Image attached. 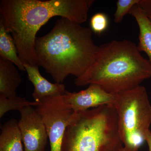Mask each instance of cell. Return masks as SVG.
<instances>
[{"instance_id":"cell-1","label":"cell","mask_w":151,"mask_h":151,"mask_svg":"<svg viewBox=\"0 0 151 151\" xmlns=\"http://www.w3.org/2000/svg\"><path fill=\"white\" fill-rule=\"evenodd\" d=\"M94 0H1V18L13 38L24 64L38 65L36 35L53 17L59 16L82 24L86 21Z\"/></svg>"},{"instance_id":"cell-2","label":"cell","mask_w":151,"mask_h":151,"mask_svg":"<svg viewBox=\"0 0 151 151\" xmlns=\"http://www.w3.org/2000/svg\"><path fill=\"white\" fill-rule=\"evenodd\" d=\"M98 48L91 28L63 17L35 42L37 65L58 83L69 75H82L94 63Z\"/></svg>"},{"instance_id":"cell-3","label":"cell","mask_w":151,"mask_h":151,"mask_svg":"<svg viewBox=\"0 0 151 151\" xmlns=\"http://www.w3.org/2000/svg\"><path fill=\"white\" fill-rule=\"evenodd\" d=\"M151 78V62L141 54L131 41L113 40L98 46L95 61L75 84L81 86L100 85L116 94L131 90Z\"/></svg>"},{"instance_id":"cell-4","label":"cell","mask_w":151,"mask_h":151,"mask_svg":"<svg viewBox=\"0 0 151 151\" xmlns=\"http://www.w3.org/2000/svg\"><path fill=\"white\" fill-rule=\"evenodd\" d=\"M124 147L113 105L75 112L61 151H121Z\"/></svg>"},{"instance_id":"cell-5","label":"cell","mask_w":151,"mask_h":151,"mask_svg":"<svg viewBox=\"0 0 151 151\" xmlns=\"http://www.w3.org/2000/svg\"><path fill=\"white\" fill-rule=\"evenodd\" d=\"M119 133L127 151H138L146 141L151 125V104L140 85L116 94L114 105Z\"/></svg>"},{"instance_id":"cell-6","label":"cell","mask_w":151,"mask_h":151,"mask_svg":"<svg viewBox=\"0 0 151 151\" xmlns=\"http://www.w3.org/2000/svg\"><path fill=\"white\" fill-rule=\"evenodd\" d=\"M36 109L46 128L50 151H61L66 128L73 119L75 112L63 95L45 98L40 102Z\"/></svg>"},{"instance_id":"cell-7","label":"cell","mask_w":151,"mask_h":151,"mask_svg":"<svg viewBox=\"0 0 151 151\" xmlns=\"http://www.w3.org/2000/svg\"><path fill=\"white\" fill-rule=\"evenodd\" d=\"M18 125L24 151H45L47 144V132L41 117L33 106L20 110Z\"/></svg>"},{"instance_id":"cell-8","label":"cell","mask_w":151,"mask_h":151,"mask_svg":"<svg viewBox=\"0 0 151 151\" xmlns=\"http://www.w3.org/2000/svg\"><path fill=\"white\" fill-rule=\"evenodd\" d=\"M63 96L70 108L76 112L114 105L116 99V94L108 93L96 84H89L88 88L79 92H67Z\"/></svg>"},{"instance_id":"cell-9","label":"cell","mask_w":151,"mask_h":151,"mask_svg":"<svg viewBox=\"0 0 151 151\" xmlns=\"http://www.w3.org/2000/svg\"><path fill=\"white\" fill-rule=\"evenodd\" d=\"M28 78L34 86L32 97L35 101L40 103L48 97L64 95L67 92L62 83H52L40 74L38 65L24 64Z\"/></svg>"},{"instance_id":"cell-10","label":"cell","mask_w":151,"mask_h":151,"mask_svg":"<svg viewBox=\"0 0 151 151\" xmlns=\"http://www.w3.org/2000/svg\"><path fill=\"white\" fill-rule=\"evenodd\" d=\"M16 67L11 61L0 58V97L17 96L16 90L22 79Z\"/></svg>"},{"instance_id":"cell-11","label":"cell","mask_w":151,"mask_h":151,"mask_svg":"<svg viewBox=\"0 0 151 151\" xmlns=\"http://www.w3.org/2000/svg\"><path fill=\"white\" fill-rule=\"evenodd\" d=\"M0 151H24L18 122L16 119H11L2 127Z\"/></svg>"},{"instance_id":"cell-12","label":"cell","mask_w":151,"mask_h":151,"mask_svg":"<svg viewBox=\"0 0 151 151\" xmlns=\"http://www.w3.org/2000/svg\"><path fill=\"white\" fill-rule=\"evenodd\" d=\"M129 14L134 18L139 29L138 49L145 52L151 62V20L138 4L133 6Z\"/></svg>"},{"instance_id":"cell-13","label":"cell","mask_w":151,"mask_h":151,"mask_svg":"<svg viewBox=\"0 0 151 151\" xmlns=\"http://www.w3.org/2000/svg\"><path fill=\"white\" fill-rule=\"evenodd\" d=\"M0 57L13 63L19 70L26 71L24 64L19 57L12 37L6 29L0 19Z\"/></svg>"},{"instance_id":"cell-14","label":"cell","mask_w":151,"mask_h":151,"mask_svg":"<svg viewBox=\"0 0 151 151\" xmlns=\"http://www.w3.org/2000/svg\"><path fill=\"white\" fill-rule=\"evenodd\" d=\"M39 103L35 101H30L24 97H0V118L11 111H19L22 108L28 106H37Z\"/></svg>"},{"instance_id":"cell-15","label":"cell","mask_w":151,"mask_h":151,"mask_svg":"<svg viewBox=\"0 0 151 151\" xmlns=\"http://www.w3.org/2000/svg\"><path fill=\"white\" fill-rule=\"evenodd\" d=\"M140 0H119L116 3L117 9L114 14V22L120 23L124 17L129 12L135 5L139 2Z\"/></svg>"},{"instance_id":"cell-16","label":"cell","mask_w":151,"mask_h":151,"mask_svg":"<svg viewBox=\"0 0 151 151\" xmlns=\"http://www.w3.org/2000/svg\"><path fill=\"white\" fill-rule=\"evenodd\" d=\"M90 24L92 32L96 34H101L108 28L109 25L108 17L103 13H97L91 18Z\"/></svg>"},{"instance_id":"cell-17","label":"cell","mask_w":151,"mask_h":151,"mask_svg":"<svg viewBox=\"0 0 151 151\" xmlns=\"http://www.w3.org/2000/svg\"><path fill=\"white\" fill-rule=\"evenodd\" d=\"M138 4L151 20V0H140Z\"/></svg>"},{"instance_id":"cell-18","label":"cell","mask_w":151,"mask_h":151,"mask_svg":"<svg viewBox=\"0 0 151 151\" xmlns=\"http://www.w3.org/2000/svg\"><path fill=\"white\" fill-rule=\"evenodd\" d=\"M146 142L148 146L149 151H151V132L150 130L147 134L146 137Z\"/></svg>"},{"instance_id":"cell-19","label":"cell","mask_w":151,"mask_h":151,"mask_svg":"<svg viewBox=\"0 0 151 151\" xmlns=\"http://www.w3.org/2000/svg\"><path fill=\"white\" fill-rule=\"evenodd\" d=\"M121 151H127L126 150H125V148L123 147V148L122 149V150H121Z\"/></svg>"}]
</instances>
